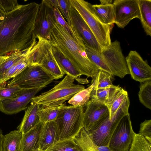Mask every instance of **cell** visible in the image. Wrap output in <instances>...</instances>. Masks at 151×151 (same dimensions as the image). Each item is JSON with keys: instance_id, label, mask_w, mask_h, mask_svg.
<instances>
[{"instance_id": "obj_7", "label": "cell", "mask_w": 151, "mask_h": 151, "mask_svg": "<svg viewBox=\"0 0 151 151\" xmlns=\"http://www.w3.org/2000/svg\"><path fill=\"white\" fill-rule=\"evenodd\" d=\"M129 105L128 98L112 118H110L108 114L93 129L88 131L97 145L108 146L111 137L119 122L124 116L129 113Z\"/></svg>"}, {"instance_id": "obj_38", "label": "cell", "mask_w": 151, "mask_h": 151, "mask_svg": "<svg viewBox=\"0 0 151 151\" xmlns=\"http://www.w3.org/2000/svg\"><path fill=\"white\" fill-rule=\"evenodd\" d=\"M20 5L17 0H0V9L5 13L14 10Z\"/></svg>"}, {"instance_id": "obj_28", "label": "cell", "mask_w": 151, "mask_h": 151, "mask_svg": "<svg viewBox=\"0 0 151 151\" xmlns=\"http://www.w3.org/2000/svg\"><path fill=\"white\" fill-rule=\"evenodd\" d=\"M54 12L56 22L60 24L77 42L84 44L76 30L68 23L58 8H54Z\"/></svg>"}, {"instance_id": "obj_1", "label": "cell", "mask_w": 151, "mask_h": 151, "mask_svg": "<svg viewBox=\"0 0 151 151\" xmlns=\"http://www.w3.org/2000/svg\"><path fill=\"white\" fill-rule=\"evenodd\" d=\"M39 4L20 5L5 14L0 23V56L24 51L37 39L34 31Z\"/></svg>"}, {"instance_id": "obj_37", "label": "cell", "mask_w": 151, "mask_h": 151, "mask_svg": "<svg viewBox=\"0 0 151 151\" xmlns=\"http://www.w3.org/2000/svg\"><path fill=\"white\" fill-rule=\"evenodd\" d=\"M58 8L62 15L64 17V18L66 19L68 23L71 25L69 0H58Z\"/></svg>"}, {"instance_id": "obj_20", "label": "cell", "mask_w": 151, "mask_h": 151, "mask_svg": "<svg viewBox=\"0 0 151 151\" xmlns=\"http://www.w3.org/2000/svg\"><path fill=\"white\" fill-rule=\"evenodd\" d=\"M100 4L92 5L93 10L104 24L111 25L114 23V15L112 0H100Z\"/></svg>"}, {"instance_id": "obj_35", "label": "cell", "mask_w": 151, "mask_h": 151, "mask_svg": "<svg viewBox=\"0 0 151 151\" xmlns=\"http://www.w3.org/2000/svg\"><path fill=\"white\" fill-rule=\"evenodd\" d=\"M23 89L16 86H0V101L12 99L16 96Z\"/></svg>"}, {"instance_id": "obj_40", "label": "cell", "mask_w": 151, "mask_h": 151, "mask_svg": "<svg viewBox=\"0 0 151 151\" xmlns=\"http://www.w3.org/2000/svg\"><path fill=\"white\" fill-rule=\"evenodd\" d=\"M50 5L53 8H58V0H48Z\"/></svg>"}, {"instance_id": "obj_9", "label": "cell", "mask_w": 151, "mask_h": 151, "mask_svg": "<svg viewBox=\"0 0 151 151\" xmlns=\"http://www.w3.org/2000/svg\"><path fill=\"white\" fill-rule=\"evenodd\" d=\"M134 132L128 113L123 117L117 125L108 147L112 151H129Z\"/></svg>"}, {"instance_id": "obj_43", "label": "cell", "mask_w": 151, "mask_h": 151, "mask_svg": "<svg viewBox=\"0 0 151 151\" xmlns=\"http://www.w3.org/2000/svg\"><path fill=\"white\" fill-rule=\"evenodd\" d=\"M32 151H43L42 150H41L40 149H39L38 148H37Z\"/></svg>"}, {"instance_id": "obj_32", "label": "cell", "mask_w": 151, "mask_h": 151, "mask_svg": "<svg viewBox=\"0 0 151 151\" xmlns=\"http://www.w3.org/2000/svg\"><path fill=\"white\" fill-rule=\"evenodd\" d=\"M113 76L104 71L99 70L91 81V83L93 82L95 83L93 88H101L113 86L112 79Z\"/></svg>"}, {"instance_id": "obj_2", "label": "cell", "mask_w": 151, "mask_h": 151, "mask_svg": "<svg viewBox=\"0 0 151 151\" xmlns=\"http://www.w3.org/2000/svg\"><path fill=\"white\" fill-rule=\"evenodd\" d=\"M48 40L82 75L93 78L100 70L88 57L85 44L77 42L56 21L50 32Z\"/></svg>"}, {"instance_id": "obj_27", "label": "cell", "mask_w": 151, "mask_h": 151, "mask_svg": "<svg viewBox=\"0 0 151 151\" xmlns=\"http://www.w3.org/2000/svg\"><path fill=\"white\" fill-rule=\"evenodd\" d=\"M128 98L127 92L121 87L111 101L106 105L109 110L110 119L113 117L118 109Z\"/></svg>"}, {"instance_id": "obj_26", "label": "cell", "mask_w": 151, "mask_h": 151, "mask_svg": "<svg viewBox=\"0 0 151 151\" xmlns=\"http://www.w3.org/2000/svg\"><path fill=\"white\" fill-rule=\"evenodd\" d=\"M25 51L16 52L10 55L4 56L0 59V85L4 74L21 58Z\"/></svg>"}, {"instance_id": "obj_34", "label": "cell", "mask_w": 151, "mask_h": 151, "mask_svg": "<svg viewBox=\"0 0 151 151\" xmlns=\"http://www.w3.org/2000/svg\"><path fill=\"white\" fill-rule=\"evenodd\" d=\"M129 151H151V144L144 137L134 132Z\"/></svg>"}, {"instance_id": "obj_12", "label": "cell", "mask_w": 151, "mask_h": 151, "mask_svg": "<svg viewBox=\"0 0 151 151\" xmlns=\"http://www.w3.org/2000/svg\"><path fill=\"white\" fill-rule=\"evenodd\" d=\"M43 88L24 89L16 96L0 101V111L8 115L16 114L26 109L27 105Z\"/></svg>"}, {"instance_id": "obj_17", "label": "cell", "mask_w": 151, "mask_h": 151, "mask_svg": "<svg viewBox=\"0 0 151 151\" xmlns=\"http://www.w3.org/2000/svg\"><path fill=\"white\" fill-rule=\"evenodd\" d=\"M52 53L58 65L65 74L73 78L79 83L87 84L89 83L87 78L81 77L82 74L69 60L53 46Z\"/></svg>"}, {"instance_id": "obj_15", "label": "cell", "mask_w": 151, "mask_h": 151, "mask_svg": "<svg viewBox=\"0 0 151 151\" xmlns=\"http://www.w3.org/2000/svg\"><path fill=\"white\" fill-rule=\"evenodd\" d=\"M84 107L83 127L88 131L93 129L109 114L105 105L95 101L90 100Z\"/></svg>"}, {"instance_id": "obj_6", "label": "cell", "mask_w": 151, "mask_h": 151, "mask_svg": "<svg viewBox=\"0 0 151 151\" xmlns=\"http://www.w3.org/2000/svg\"><path fill=\"white\" fill-rule=\"evenodd\" d=\"M55 78L40 66L29 65L8 82L7 86H16L23 89L44 88Z\"/></svg>"}, {"instance_id": "obj_42", "label": "cell", "mask_w": 151, "mask_h": 151, "mask_svg": "<svg viewBox=\"0 0 151 151\" xmlns=\"http://www.w3.org/2000/svg\"><path fill=\"white\" fill-rule=\"evenodd\" d=\"M5 13L0 9V23L4 19Z\"/></svg>"}, {"instance_id": "obj_21", "label": "cell", "mask_w": 151, "mask_h": 151, "mask_svg": "<svg viewBox=\"0 0 151 151\" xmlns=\"http://www.w3.org/2000/svg\"><path fill=\"white\" fill-rule=\"evenodd\" d=\"M42 124L40 122L29 131L22 134L20 151H32L38 148L40 134Z\"/></svg>"}, {"instance_id": "obj_33", "label": "cell", "mask_w": 151, "mask_h": 151, "mask_svg": "<svg viewBox=\"0 0 151 151\" xmlns=\"http://www.w3.org/2000/svg\"><path fill=\"white\" fill-rule=\"evenodd\" d=\"M45 151H81L73 139L58 141Z\"/></svg>"}, {"instance_id": "obj_8", "label": "cell", "mask_w": 151, "mask_h": 151, "mask_svg": "<svg viewBox=\"0 0 151 151\" xmlns=\"http://www.w3.org/2000/svg\"><path fill=\"white\" fill-rule=\"evenodd\" d=\"M101 54L113 75L123 78L130 74L120 43L118 41L111 42L108 46L103 48Z\"/></svg>"}, {"instance_id": "obj_13", "label": "cell", "mask_w": 151, "mask_h": 151, "mask_svg": "<svg viewBox=\"0 0 151 151\" xmlns=\"http://www.w3.org/2000/svg\"><path fill=\"white\" fill-rule=\"evenodd\" d=\"M69 12L71 25L76 30L85 45L101 52L102 49L91 30L79 13L70 3Z\"/></svg>"}, {"instance_id": "obj_3", "label": "cell", "mask_w": 151, "mask_h": 151, "mask_svg": "<svg viewBox=\"0 0 151 151\" xmlns=\"http://www.w3.org/2000/svg\"><path fill=\"white\" fill-rule=\"evenodd\" d=\"M75 79L66 75L58 84L50 90L35 96L32 101L40 106L60 105L71 99L77 93L85 88L83 85L74 83Z\"/></svg>"}, {"instance_id": "obj_16", "label": "cell", "mask_w": 151, "mask_h": 151, "mask_svg": "<svg viewBox=\"0 0 151 151\" xmlns=\"http://www.w3.org/2000/svg\"><path fill=\"white\" fill-rule=\"evenodd\" d=\"M59 128L55 120L43 123L40 134L38 148L45 151L59 141Z\"/></svg>"}, {"instance_id": "obj_22", "label": "cell", "mask_w": 151, "mask_h": 151, "mask_svg": "<svg viewBox=\"0 0 151 151\" xmlns=\"http://www.w3.org/2000/svg\"><path fill=\"white\" fill-rule=\"evenodd\" d=\"M121 87L114 85L107 87L93 88L90 94V100L104 104L106 106L112 100Z\"/></svg>"}, {"instance_id": "obj_39", "label": "cell", "mask_w": 151, "mask_h": 151, "mask_svg": "<svg viewBox=\"0 0 151 151\" xmlns=\"http://www.w3.org/2000/svg\"><path fill=\"white\" fill-rule=\"evenodd\" d=\"M17 63L9 68L4 74L1 81V84L13 78L16 70Z\"/></svg>"}, {"instance_id": "obj_31", "label": "cell", "mask_w": 151, "mask_h": 151, "mask_svg": "<svg viewBox=\"0 0 151 151\" xmlns=\"http://www.w3.org/2000/svg\"><path fill=\"white\" fill-rule=\"evenodd\" d=\"M138 96L140 102L151 109V80L140 83Z\"/></svg>"}, {"instance_id": "obj_5", "label": "cell", "mask_w": 151, "mask_h": 151, "mask_svg": "<svg viewBox=\"0 0 151 151\" xmlns=\"http://www.w3.org/2000/svg\"><path fill=\"white\" fill-rule=\"evenodd\" d=\"M83 107L64 106L55 121L58 126L59 141L73 139L83 127Z\"/></svg>"}, {"instance_id": "obj_19", "label": "cell", "mask_w": 151, "mask_h": 151, "mask_svg": "<svg viewBox=\"0 0 151 151\" xmlns=\"http://www.w3.org/2000/svg\"><path fill=\"white\" fill-rule=\"evenodd\" d=\"M81 151H112L108 146H99L94 142L89 132L83 127L73 139Z\"/></svg>"}, {"instance_id": "obj_10", "label": "cell", "mask_w": 151, "mask_h": 151, "mask_svg": "<svg viewBox=\"0 0 151 151\" xmlns=\"http://www.w3.org/2000/svg\"><path fill=\"white\" fill-rule=\"evenodd\" d=\"M54 8L48 0H42L39 4L34 31V37L38 36L48 40L50 32L55 22Z\"/></svg>"}, {"instance_id": "obj_24", "label": "cell", "mask_w": 151, "mask_h": 151, "mask_svg": "<svg viewBox=\"0 0 151 151\" xmlns=\"http://www.w3.org/2000/svg\"><path fill=\"white\" fill-rule=\"evenodd\" d=\"M22 136V134L17 130L4 135L2 151H20Z\"/></svg>"}, {"instance_id": "obj_18", "label": "cell", "mask_w": 151, "mask_h": 151, "mask_svg": "<svg viewBox=\"0 0 151 151\" xmlns=\"http://www.w3.org/2000/svg\"><path fill=\"white\" fill-rule=\"evenodd\" d=\"M40 106L32 101L25 111L22 120L17 127V130L22 134L26 133L40 122L38 112Z\"/></svg>"}, {"instance_id": "obj_36", "label": "cell", "mask_w": 151, "mask_h": 151, "mask_svg": "<svg viewBox=\"0 0 151 151\" xmlns=\"http://www.w3.org/2000/svg\"><path fill=\"white\" fill-rule=\"evenodd\" d=\"M151 144V120H145L140 124L138 133Z\"/></svg>"}, {"instance_id": "obj_41", "label": "cell", "mask_w": 151, "mask_h": 151, "mask_svg": "<svg viewBox=\"0 0 151 151\" xmlns=\"http://www.w3.org/2000/svg\"><path fill=\"white\" fill-rule=\"evenodd\" d=\"M4 135L2 130L0 128V151H2V141Z\"/></svg>"}, {"instance_id": "obj_23", "label": "cell", "mask_w": 151, "mask_h": 151, "mask_svg": "<svg viewBox=\"0 0 151 151\" xmlns=\"http://www.w3.org/2000/svg\"><path fill=\"white\" fill-rule=\"evenodd\" d=\"M140 20L147 35L151 36V0H138Z\"/></svg>"}, {"instance_id": "obj_25", "label": "cell", "mask_w": 151, "mask_h": 151, "mask_svg": "<svg viewBox=\"0 0 151 151\" xmlns=\"http://www.w3.org/2000/svg\"><path fill=\"white\" fill-rule=\"evenodd\" d=\"M65 105L64 103L53 106H40L38 112L40 122L44 123L55 121L62 108Z\"/></svg>"}, {"instance_id": "obj_4", "label": "cell", "mask_w": 151, "mask_h": 151, "mask_svg": "<svg viewBox=\"0 0 151 151\" xmlns=\"http://www.w3.org/2000/svg\"><path fill=\"white\" fill-rule=\"evenodd\" d=\"M69 1L87 24L102 50L108 46L111 42V25L104 24L99 20L93 10L92 5L88 2L83 0Z\"/></svg>"}, {"instance_id": "obj_29", "label": "cell", "mask_w": 151, "mask_h": 151, "mask_svg": "<svg viewBox=\"0 0 151 151\" xmlns=\"http://www.w3.org/2000/svg\"><path fill=\"white\" fill-rule=\"evenodd\" d=\"M95 85L94 82L91 83L88 88L80 91L68 101V103L74 106L84 107L90 100V94Z\"/></svg>"}, {"instance_id": "obj_30", "label": "cell", "mask_w": 151, "mask_h": 151, "mask_svg": "<svg viewBox=\"0 0 151 151\" xmlns=\"http://www.w3.org/2000/svg\"><path fill=\"white\" fill-rule=\"evenodd\" d=\"M85 46L86 52L89 59L98 67L100 70L112 74L106 63L101 52H99L88 46Z\"/></svg>"}, {"instance_id": "obj_11", "label": "cell", "mask_w": 151, "mask_h": 151, "mask_svg": "<svg viewBox=\"0 0 151 151\" xmlns=\"http://www.w3.org/2000/svg\"><path fill=\"white\" fill-rule=\"evenodd\" d=\"M112 5L114 15V23L124 28L135 18L140 19L138 0H115Z\"/></svg>"}, {"instance_id": "obj_44", "label": "cell", "mask_w": 151, "mask_h": 151, "mask_svg": "<svg viewBox=\"0 0 151 151\" xmlns=\"http://www.w3.org/2000/svg\"><path fill=\"white\" fill-rule=\"evenodd\" d=\"M4 56H0V59L1 58H2Z\"/></svg>"}, {"instance_id": "obj_14", "label": "cell", "mask_w": 151, "mask_h": 151, "mask_svg": "<svg viewBox=\"0 0 151 151\" xmlns=\"http://www.w3.org/2000/svg\"><path fill=\"white\" fill-rule=\"evenodd\" d=\"M125 59L133 79L140 83L151 80V67L136 51H130Z\"/></svg>"}]
</instances>
